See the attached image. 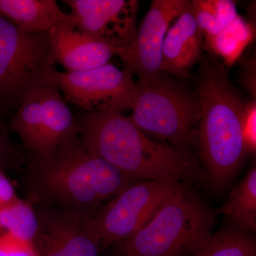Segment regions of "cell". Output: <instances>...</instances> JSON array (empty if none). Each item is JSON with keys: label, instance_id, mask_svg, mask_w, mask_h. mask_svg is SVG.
I'll return each mask as SVG.
<instances>
[{"label": "cell", "instance_id": "2", "mask_svg": "<svg viewBox=\"0 0 256 256\" xmlns=\"http://www.w3.org/2000/svg\"><path fill=\"white\" fill-rule=\"evenodd\" d=\"M76 130L88 150L133 182L180 184L200 174L190 152L153 140L124 114L84 112Z\"/></svg>", "mask_w": 256, "mask_h": 256}, {"label": "cell", "instance_id": "1", "mask_svg": "<svg viewBox=\"0 0 256 256\" xmlns=\"http://www.w3.org/2000/svg\"><path fill=\"white\" fill-rule=\"evenodd\" d=\"M26 198L35 206L92 217L104 202L134 182L88 150L78 133L21 170Z\"/></svg>", "mask_w": 256, "mask_h": 256}, {"label": "cell", "instance_id": "15", "mask_svg": "<svg viewBox=\"0 0 256 256\" xmlns=\"http://www.w3.org/2000/svg\"><path fill=\"white\" fill-rule=\"evenodd\" d=\"M0 16L30 33H46L56 24L72 18L56 0H0Z\"/></svg>", "mask_w": 256, "mask_h": 256}, {"label": "cell", "instance_id": "16", "mask_svg": "<svg viewBox=\"0 0 256 256\" xmlns=\"http://www.w3.org/2000/svg\"><path fill=\"white\" fill-rule=\"evenodd\" d=\"M38 228L35 205L28 198L18 197L0 208V234L33 244Z\"/></svg>", "mask_w": 256, "mask_h": 256}, {"label": "cell", "instance_id": "5", "mask_svg": "<svg viewBox=\"0 0 256 256\" xmlns=\"http://www.w3.org/2000/svg\"><path fill=\"white\" fill-rule=\"evenodd\" d=\"M136 88L130 119L150 137L188 150L197 138L201 118L195 92L164 72L140 77Z\"/></svg>", "mask_w": 256, "mask_h": 256}, {"label": "cell", "instance_id": "8", "mask_svg": "<svg viewBox=\"0 0 256 256\" xmlns=\"http://www.w3.org/2000/svg\"><path fill=\"white\" fill-rule=\"evenodd\" d=\"M180 185L169 182H134L101 206L90 218V224L102 250L137 233Z\"/></svg>", "mask_w": 256, "mask_h": 256}, {"label": "cell", "instance_id": "13", "mask_svg": "<svg viewBox=\"0 0 256 256\" xmlns=\"http://www.w3.org/2000/svg\"><path fill=\"white\" fill-rule=\"evenodd\" d=\"M50 54L66 72H80L108 64L118 48L90 36L72 18L56 24L46 32Z\"/></svg>", "mask_w": 256, "mask_h": 256}, {"label": "cell", "instance_id": "3", "mask_svg": "<svg viewBox=\"0 0 256 256\" xmlns=\"http://www.w3.org/2000/svg\"><path fill=\"white\" fill-rule=\"evenodd\" d=\"M202 66L195 89L201 110L197 139L212 183L222 188L247 153L242 130L246 105L229 82L223 66L208 62Z\"/></svg>", "mask_w": 256, "mask_h": 256}, {"label": "cell", "instance_id": "24", "mask_svg": "<svg viewBox=\"0 0 256 256\" xmlns=\"http://www.w3.org/2000/svg\"><path fill=\"white\" fill-rule=\"evenodd\" d=\"M16 190L6 172L0 170V208L18 198Z\"/></svg>", "mask_w": 256, "mask_h": 256}, {"label": "cell", "instance_id": "10", "mask_svg": "<svg viewBox=\"0 0 256 256\" xmlns=\"http://www.w3.org/2000/svg\"><path fill=\"white\" fill-rule=\"evenodd\" d=\"M38 220L33 242L38 256H100V242L90 218L57 208L35 206Z\"/></svg>", "mask_w": 256, "mask_h": 256}, {"label": "cell", "instance_id": "20", "mask_svg": "<svg viewBox=\"0 0 256 256\" xmlns=\"http://www.w3.org/2000/svg\"><path fill=\"white\" fill-rule=\"evenodd\" d=\"M252 37L250 25L238 15L223 31L205 44L230 65L240 56Z\"/></svg>", "mask_w": 256, "mask_h": 256}, {"label": "cell", "instance_id": "14", "mask_svg": "<svg viewBox=\"0 0 256 256\" xmlns=\"http://www.w3.org/2000/svg\"><path fill=\"white\" fill-rule=\"evenodd\" d=\"M203 37L190 1L165 35L162 72L185 76L201 58Z\"/></svg>", "mask_w": 256, "mask_h": 256}, {"label": "cell", "instance_id": "6", "mask_svg": "<svg viewBox=\"0 0 256 256\" xmlns=\"http://www.w3.org/2000/svg\"><path fill=\"white\" fill-rule=\"evenodd\" d=\"M54 69L46 33L24 32L0 16V119L48 82Z\"/></svg>", "mask_w": 256, "mask_h": 256}, {"label": "cell", "instance_id": "19", "mask_svg": "<svg viewBox=\"0 0 256 256\" xmlns=\"http://www.w3.org/2000/svg\"><path fill=\"white\" fill-rule=\"evenodd\" d=\"M192 256H256V242L246 233L236 229H224L208 236Z\"/></svg>", "mask_w": 256, "mask_h": 256}, {"label": "cell", "instance_id": "7", "mask_svg": "<svg viewBox=\"0 0 256 256\" xmlns=\"http://www.w3.org/2000/svg\"><path fill=\"white\" fill-rule=\"evenodd\" d=\"M10 128L21 140L28 158L50 154L77 133L76 118L50 80L24 99Z\"/></svg>", "mask_w": 256, "mask_h": 256}, {"label": "cell", "instance_id": "21", "mask_svg": "<svg viewBox=\"0 0 256 256\" xmlns=\"http://www.w3.org/2000/svg\"><path fill=\"white\" fill-rule=\"evenodd\" d=\"M28 162V156L22 146L12 140L8 126L0 119V170L21 171Z\"/></svg>", "mask_w": 256, "mask_h": 256}, {"label": "cell", "instance_id": "9", "mask_svg": "<svg viewBox=\"0 0 256 256\" xmlns=\"http://www.w3.org/2000/svg\"><path fill=\"white\" fill-rule=\"evenodd\" d=\"M50 82L60 89L67 104L86 112H118L132 110L136 100L132 75L107 64L80 72L54 69Z\"/></svg>", "mask_w": 256, "mask_h": 256}, {"label": "cell", "instance_id": "11", "mask_svg": "<svg viewBox=\"0 0 256 256\" xmlns=\"http://www.w3.org/2000/svg\"><path fill=\"white\" fill-rule=\"evenodd\" d=\"M190 1L152 0L132 44L118 48L117 56L124 70L138 77L158 75L162 72V48L170 25Z\"/></svg>", "mask_w": 256, "mask_h": 256}, {"label": "cell", "instance_id": "4", "mask_svg": "<svg viewBox=\"0 0 256 256\" xmlns=\"http://www.w3.org/2000/svg\"><path fill=\"white\" fill-rule=\"evenodd\" d=\"M214 223V213L181 184L137 233L114 244L116 256L192 254L212 234Z\"/></svg>", "mask_w": 256, "mask_h": 256}, {"label": "cell", "instance_id": "22", "mask_svg": "<svg viewBox=\"0 0 256 256\" xmlns=\"http://www.w3.org/2000/svg\"><path fill=\"white\" fill-rule=\"evenodd\" d=\"M0 256H38L32 242L0 234Z\"/></svg>", "mask_w": 256, "mask_h": 256}, {"label": "cell", "instance_id": "23", "mask_svg": "<svg viewBox=\"0 0 256 256\" xmlns=\"http://www.w3.org/2000/svg\"><path fill=\"white\" fill-rule=\"evenodd\" d=\"M256 102L246 105L244 116V141L247 152H255L256 148Z\"/></svg>", "mask_w": 256, "mask_h": 256}, {"label": "cell", "instance_id": "17", "mask_svg": "<svg viewBox=\"0 0 256 256\" xmlns=\"http://www.w3.org/2000/svg\"><path fill=\"white\" fill-rule=\"evenodd\" d=\"M226 216L246 230L256 228V169L254 166L245 178L232 190L220 207Z\"/></svg>", "mask_w": 256, "mask_h": 256}, {"label": "cell", "instance_id": "18", "mask_svg": "<svg viewBox=\"0 0 256 256\" xmlns=\"http://www.w3.org/2000/svg\"><path fill=\"white\" fill-rule=\"evenodd\" d=\"M194 14L205 38H214L238 16L235 2L230 0H194Z\"/></svg>", "mask_w": 256, "mask_h": 256}, {"label": "cell", "instance_id": "12", "mask_svg": "<svg viewBox=\"0 0 256 256\" xmlns=\"http://www.w3.org/2000/svg\"><path fill=\"white\" fill-rule=\"evenodd\" d=\"M72 18L90 36L114 48L132 44L139 2L136 0H65Z\"/></svg>", "mask_w": 256, "mask_h": 256}]
</instances>
